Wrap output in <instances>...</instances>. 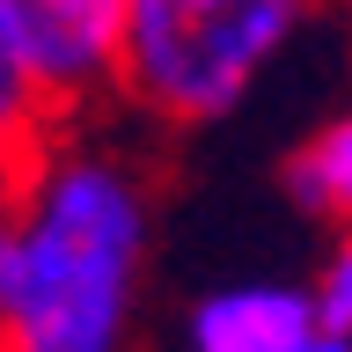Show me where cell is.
I'll list each match as a JSON object with an SVG mask.
<instances>
[{"mask_svg": "<svg viewBox=\"0 0 352 352\" xmlns=\"http://www.w3.org/2000/svg\"><path fill=\"white\" fill-rule=\"evenodd\" d=\"M338 8H345V15H352V0H338Z\"/></svg>", "mask_w": 352, "mask_h": 352, "instance_id": "obj_10", "label": "cell"}, {"mask_svg": "<svg viewBox=\"0 0 352 352\" xmlns=\"http://www.w3.org/2000/svg\"><path fill=\"white\" fill-rule=\"evenodd\" d=\"M279 184H286V198H294L308 220H330V228L352 235V110L330 118L308 147L286 154Z\"/></svg>", "mask_w": 352, "mask_h": 352, "instance_id": "obj_5", "label": "cell"}, {"mask_svg": "<svg viewBox=\"0 0 352 352\" xmlns=\"http://www.w3.org/2000/svg\"><path fill=\"white\" fill-rule=\"evenodd\" d=\"M59 125H66L59 103H52V96L37 88V74L15 59V44L0 37V176H15Z\"/></svg>", "mask_w": 352, "mask_h": 352, "instance_id": "obj_6", "label": "cell"}, {"mask_svg": "<svg viewBox=\"0 0 352 352\" xmlns=\"http://www.w3.org/2000/svg\"><path fill=\"white\" fill-rule=\"evenodd\" d=\"M316 0H125L118 103L162 132H198L264 81Z\"/></svg>", "mask_w": 352, "mask_h": 352, "instance_id": "obj_2", "label": "cell"}, {"mask_svg": "<svg viewBox=\"0 0 352 352\" xmlns=\"http://www.w3.org/2000/svg\"><path fill=\"white\" fill-rule=\"evenodd\" d=\"M154 250L147 169L88 118L59 125L0 206V352H132Z\"/></svg>", "mask_w": 352, "mask_h": 352, "instance_id": "obj_1", "label": "cell"}, {"mask_svg": "<svg viewBox=\"0 0 352 352\" xmlns=\"http://www.w3.org/2000/svg\"><path fill=\"white\" fill-rule=\"evenodd\" d=\"M0 206H8V176H0Z\"/></svg>", "mask_w": 352, "mask_h": 352, "instance_id": "obj_9", "label": "cell"}, {"mask_svg": "<svg viewBox=\"0 0 352 352\" xmlns=\"http://www.w3.org/2000/svg\"><path fill=\"white\" fill-rule=\"evenodd\" d=\"M301 352H352V338H345V330H316Z\"/></svg>", "mask_w": 352, "mask_h": 352, "instance_id": "obj_8", "label": "cell"}, {"mask_svg": "<svg viewBox=\"0 0 352 352\" xmlns=\"http://www.w3.org/2000/svg\"><path fill=\"white\" fill-rule=\"evenodd\" d=\"M308 294H316V323L352 338V235L323 257V272H316V286H308Z\"/></svg>", "mask_w": 352, "mask_h": 352, "instance_id": "obj_7", "label": "cell"}, {"mask_svg": "<svg viewBox=\"0 0 352 352\" xmlns=\"http://www.w3.org/2000/svg\"><path fill=\"white\" fill-rule=\"evenodd\" d=\"M316 294L286 279H242L206 294L191 316V352H301L316 338Z\"/></svg>", "mask_w": 352, "mask_h": 352, "instance_id": "obj_4", "label": "cell"}, {"mask_svg": "<svg viewBox=\"0 0 352 352\" xmlns=\"http://www.w3.org/2000/svg\"><path fill=\"white\" fill-rule=\"evenodd\" d=\"M0 37L59 103V118H96L118 103L125 59V0H0Z\"/></svg>", "mask_w": 352, "mask_h": 352, "instance_id": "obj_3", "label": "cell"}]
</instances>
